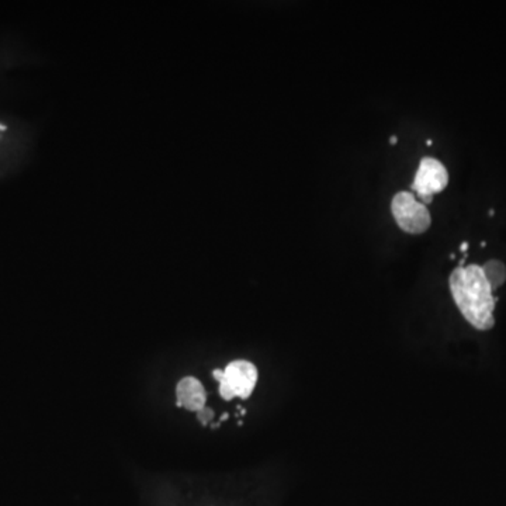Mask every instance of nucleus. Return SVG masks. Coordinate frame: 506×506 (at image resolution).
I'll use <instances>...</instances> for the list:
<instances>
[{
    "instance_id": "1",
    "label": "nucleus",
    "mask_w": 506,
    "mask_h": 506,
    "mask_svg": "<svg viewBox=\"0 0 506 506\" xmlns=\"http://www.w3.org/2000/svg\"><path fill=\"white\" fill-rule=\"evenodd\" d=\"M449 283L454 303L463 316L478 330L491 329L495 323V299L483 268L477 265L459 266L452 272Z\"/></svg>"
},
{
    "instance_id": "2",
    "label": "nucleus",
    "mask_w": 506,
    "mask_h": 506,
    "mask_svg": "<svg viewBox=\"0 0 506 506\" xmlns=\"http://www.w3.org/2000/svg\"><path fill=\"white\" fill-rule=\"evenodd\" d=\"M391 212L398 226L408 234H423L430 226V212L425 204L418 202L410 193L400 192L393 197Z\"/></svg>"
},
{
    "instance_id": "3",
    "label": "nucleus",
    "mask_w": 506,
    "mask_h": 506,
    "mask_svg": "<svg viewBox=\"0 0 506 506\" xmlns=\"http://www.w3.org/2000/svg\"><path fill=\"white\" fill-rule=\"evenodd\" d=\"M449 183V173L444 165L435 158H423L416 171L412 190L425 204H430L435 193H440Z\"/></svg>"
},
{
    "instance_id": "4",
    "label": "nucleus",
    "mask_w": 506,
    "mask_h": 506,
    "mask_svg": "<svg viewBox=\"0 0 506 506\" xmlns=\"http://www.w3.org/2000/svg\"><path fill=\"white\" fill-rule=\"evenodd\" d=\"M225 381L235 397L248 398L256 386L258 370L248 360H235L226 366Z\"/></svg>"
},
{
    "instance_id": "5",
    "label": "nucleus",
    "mask_w": 506,
    "mask_h": 506,
    "mask_svg": "<svg viewBox=\"0 0 506 506\" xmlns=\"http://www.w3.org/2000/svg\"><path fill=\"white\" fill-rule=\"evenodd\" d=\"M178 405L186 408L188 410L199 412L205 406V390L202 383L195 377H185L179 381L176 387Z\"/></svg>"
},
{
    "instance_id": "6",
    "label": "nucleus",
    "mask_w": 506,
    "mask_h": 506,
    "mask_svg": "<svg viewBox=\"0 0 506 506\" xmlns=\"http://www.w3.org/2000/svg\"><path fill=\"white\" fill-rule=\"evenodd\" d=\"M484 276L493 292L501 287L506 280V266L500 260H490L483 268Z\"/></svg>"
},
{
    "instance_id": "7",
    "label": "nucleus",
    "mask_w": 506,
    "mask_h": 506,
    "mask_svg": "<svg viewBox=\"0 0 506 506\" xmlns=\"http://www.w3.org/2000/svg\"><path fill=\"white\" fill-rule=\"evenodd\" d=\"M212 416H214L212 409H209V408H207V406H204L202 409H200V410L197 412V418H199V420L202 422V425L209 423V422L212 420Z\"/></svg>"
},
{
    "instance_id": "8",
    "label": "nucleus",
    "mask_w": 506,
    "mask_h": 506,
    "mask_svg": "<svg viewBox=\"0 0 506 506\" xmlns=\"http://www.w3.org/2000/svg\"><path fill=\"white\" fill-rule=\"evenodd\" d=\"M390 142L393 144V145H396L397 144V138L396 137H391V139H390Z\"/></svg>"
},
{
    "instance_id": "9",
    "label": "nucleus",
    "mask_w": 506,
    "mask_h": 506,
    "mask_svg": "<svg viewBox=\"0 0 506 506\" xmlns=\"http://www.w3.org/2000/svg\"><path fill=\"white\" fill-rule=\"evenodd\" d=\"M467 246H468V245H467V243H463V246H461V249H463V251H466V249H467Z\"/></svg>"
}]
</instances>
